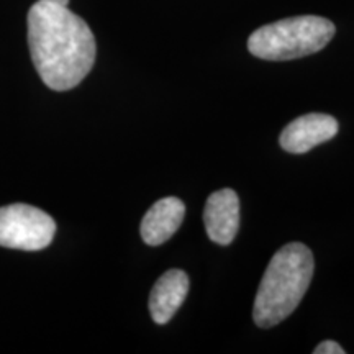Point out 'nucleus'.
I'll use <instances>...</instances> for the list:
<instances>
[{"instance_id":"f257e3e1","label":"nucleus","mask_w":354,"mask_h":354,"mask_svg":"<svg viewBox=\"0 0 354 354\" xmlns=\"http://www.w3.org/2000/svg\"><path fill=\"white\" fill-rule=\"evenodd\" d=\"M28 44L41 81L57 92L79 86L95 63L94 33L68 7L39 0L32 6Z\"/></svg>"},{"instance_id":"f03ea898","label":"nucleus","mask_w":354,"mask_h":354,"mask_svg":"<svg viewBox=\"0 0 354 354\" xmlns=\"http://www.w3.org/2000/svg\"><path fill=\"white\" fill-rule=\"evenodd\" d=\"M313 269V254L304 243H287L272 256L253 305V320L259 328H272L299 307Z\"/></svg>"},{"instance_id":"7ed1b4c3","label":"nucleus","mask_w":354,"mask_h":354,"mask_svg":"<svg viewBox=\"0 0 354 354\" xmlns=\"http://www.w3.org/2000/svg\"><path fill=\"white\" fill-rule=\"evenodd\" d=\"M335 25L317 15L290 17L264 25L251 33L248 50L266 61H290L313 55L333 39Z\"/></svg>"},{"instance_id":"20e7f679","label":"nucleus","mask_w":354,"mask_h":354,"mask_svg":"<svg viewBox=\"0 0 354 354\" xmlns=\"http://www.w3.org/2000/svg\"><path fill=\"white\" fill-rule=\"evenodd\" d=\"M56 223L46 212L26 203L0 207V246L39 251L51 245Z\"/></svg>"},{"instance_id":"39448f33","label":"nucleus","mask_w":354,"mask_h":354,"mask_svg":"<svg viewBox=\"0 0 354 354\" xmlns=\"http://www.w3.org/2000/svg\"><path fill=\"white\" fill-rule=\"evenodd\" d=\"M338 133V122L326 113H307L292 120L281 133L282 149L287 153L302 154L315 146L326 143Z\"/></svg>"},{"instance_id":"423d86ee","label":"nucleus","mask_w":354,"mask_h":354,"mask_svg":"<svg viewBox=\"0 0 354 354\" xmlns=\"http://www.w3.org/2000/svg\"><path fill=\"white\" fill-rule=\"evenodd\" d=\"M203 223L216 245L228 246L234 240L240 228V198L233 189H220L207 198Z\"/></svg>"},{"instance_id":"0eeeda50","label":"nucleus","mask_w":354,"mask_h":354,"mask_svg":"<svg viewBox=\"0 0 354 354\" xmlns=\"http://www.w3.org/2000/svg\"><path fill=\"white\" fill-rule=\"evenodd\" d=\"M185 205L177 197H165L146 212L141 220L140 233L146 245L159 246L179 230L184 221Z\"/></svg>"},{"instance_id":"6e6552de","label":"nucleus","mask_w":354,"mask_h":354,"mask_svg":"<svg viewBox=\"0 0 354 354\" xmlns=\"http://www.w3.org/2000/svg\"><path fill=\"white\" fill-rule=\"evenodd\" d=\"M189 276L180 269L162 274L149 295V312L158 325H166L184 304L189 294Z\"/></svg>"},{"instance_id":"1a4fd4ad","label":"nucleus","mask_w":354,"mask_h":354,"mask_svg":"<svg viewBox=\"0 0 354 354\" xmlns=\"http://www.w3.org/2000/svg\"><path fill=\"white\" fill-rule=\"evenodd\" d=\"M313 353L315 354H344L346 351L339 346L338 343L336 342H331V339H328V342H322L318 346L313 349Z\"/></svg>"},{"instance_id":"9d476101","label":"nucleus","mask_w":354,"mask_h":354,"mask_svg":"<svg viewBox=\"0 0 354 354\" xmlns=\"http://www.w3.org/2000/svg\"><path fill=\"white\" fill-rule=\"evenodd\" d=\"M39 2L53 3V6H61V7H68L69 6V0H39Z\"/></svg>"}]
</instances>
